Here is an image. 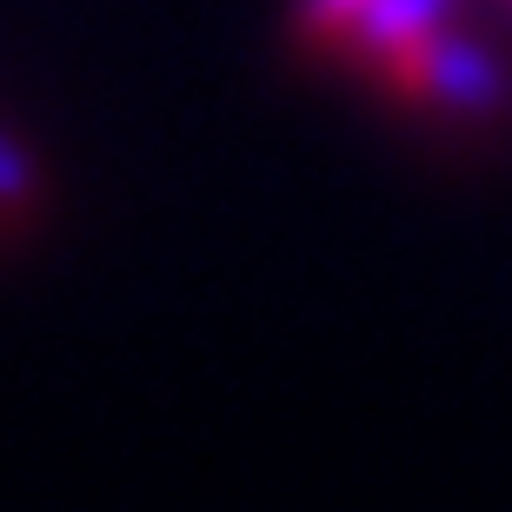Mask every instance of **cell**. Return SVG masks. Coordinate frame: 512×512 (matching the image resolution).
Returning a JSON list of instances; mask_svg holds the SVG:
<instances>
[{
    "label": "cell",
    "mask_w": 512,
    "mask_h": 512,
    "mask_svg": "<svg viewBox=\"0 0 512 512\" xmlns=\"http://www.w3.org/2000/svg\"><path fill=\"white\" fill-rule=\"evenodd\" d=\"M446 14H453V0H360L333 40H353L360 54L380 60H413L446 27Z\"/></svg>",
    "instance_id": "7a4b0ae2"
},
{
    "label": "cell",
    "mask_w": 512,
    "mask_h": 512,
    "mask_svg": "<svg viewBox=\"0 0 512 512\" xmlns=\"http://www.w3.org/2000/svg\"><path fill=\"white\" fill-rule=\"evenodd\" d=\"M406 74H413L419 94H433L453 114H493L506 100V67L493 60V47H479L466 34H446V27L406 60Z\"/></svg>",
    "instance_id": "6da1fadb"
}]
</instances>
